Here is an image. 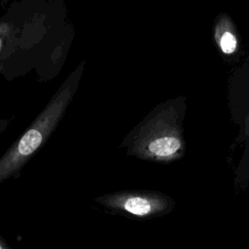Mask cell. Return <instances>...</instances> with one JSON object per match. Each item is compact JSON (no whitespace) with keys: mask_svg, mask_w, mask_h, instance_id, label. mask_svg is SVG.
Segmentation results:
<instances>
[{"mask_svg":"<svg viewBox=\"0 0 249 249\" xmlns=\"http://www.w3.org/2000/svg\"><path fill=\"white\" fill-rule=\"evenodd\" d=\"M84 66L82 61L69 74L21 136L0 158V184L10 178H18L23 166L58 126L78 89Z\"/></svg>","mask_w":249,"mask_h":249,"instance_id":"1","label":"cell"},{"mask_svg":"<svg viewBox=\"0 0 249 249\" xmlns=\"http://www.w3.org/2000/svg\"><path fill=\"white\" fill-rule=\"evenodd\" d=\"M94 200L107 210L135 218L145 219L165 211V201L157 196L136 192L119 191L97 196Z\"/></svg>","mask_w":249,"mask_h":249,"instance_id":"2","label":"cell"},{"mask_svg":"<svg viewBox=\"0 0 249 249\" xmlns=\"http://www.w3.org/2000/svg\"><path fill=\"white\" fill-rule=\"evenodd\" d=\"M180 146L181 144L178 138L168 135L150 141L136 150L131 156L140 157L145 155L156 158H165L175 154L179 150Z\"/></svg>","mask_w":249,"mask_h":249,"instance_id":"3","label":"cell"},{"mask_svg":"<svg viewBox=\"0 0 249 249\" xmlns=\"http://www.w3.org/2000/svg\"><path fill=\"white\" fill-rule=\"evenodd\" d=\"M221 49L225 53H231L234 52L235 48H236V39L233 36V34H231V32L227 31L223 34L222 38H221Z\"/></svg>","mask_w":249,"mask_h":249,"instance_id":"4","label":"cell"},{"mask_svg":"<svg viewBox=\"0 0 249 249\" xmlns=\"http://www.w3.org/2000/svg\"><path fill=\"white\" fill-rule=\"evenodd\" d=\"M11 34H12V25L7 22H1L0 23V56L2 55L4 47L6 46V43Z\"/></svg>","mask_w":249,"mask_h":249,"instance_id":"5","label":"cell"},{"mask_svg":"<svg viewBox=\"0 0 249 249\" xmlns=\"http://www.w3.org/2000/svg\"><path fill=\"white\" fill-rule=\"evenodd\" d=\"M9 124V121L8 120H5V119H0V134L6 129L7 125Z\"/></svg>","mask_w":249,"mask_h":249,"instance_id":"6","label":"cell"},{"mask_svg":"<svg viewBox=\"0 0 249 249\" xmlns=\"http://www.w3.org/2000/svg\"><path fill=\"white\" fill-rule=\"evenodd\" d=\"M0 249H11L7 244L6 242L4 241V239L0 236Z\"/></svg>","mask_w":249,"mask_h":249,"instance_id":"7","label":"cell"}]
</instances>
